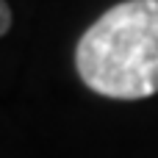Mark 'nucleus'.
<instances>
[{
  "instance_id": "f03ea898",
  "label": "nucleus",
  "mask_w": 158,
  "mask_h": 158,
  "mask_svg": "<svg viewBox=\"0 0 158 158\" xmlns=\"http://www.w3.org/2000/svg\"><path fill=\"white\" fill-rule=\"evenodd\" d=\"M11 31V6L8 0H0V33Z\"/></svg>"
},
{
  "instance_id": "f257e3e1",
  "label": "nucleus",
  "mask_w": 158,
  "mask_h": 158,
  "mask_svg": "<svg viewBox=\"0 0 158 158\" xmlns=\"http://www.w3.org/2000/svg\"><path fill=\"white\" fill-rule=\"evenodd\" d=\"M75 69L108 100L158 94V0H122L94 19L78 39Z\"/></svg>"
}]
</instances>
